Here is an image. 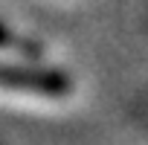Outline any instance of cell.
<instances>
[{
  "mask_svg": "<svg viewBox=\"0 0 148 145\" xmlns=\"http://www.w3.org/2000/svg\"><path fill=\"white\" fill-rule=\"evenodd\" d=\"M0 87L32 90L41 96H67L73 79L55 67H29V64H0Z\"/></svg>",
  "mask_w": 148,
  "mask_h": 145,
  "instance_id": "6da1fadb",
  "label": "cell"
},
{
  "mask_svg": "<svg viewBox=\"0 0 148 145\" xmlns=\"http://www.w3.org/2000/svg\"><path fill=\"white\" fill-rule=\"evenodd\" d=\"M12 47L21 52V55H26V58H41V44H35V41H29V38H15L12 41Z\"/></svg>",
  "mask_w": 148,
  "mask_h": 145,
  "instance_id": "7a4b0ae2",
  "label": "cell"
},
{
  "mask_svg": "<svg viewBox=\"0 0 148 145\" xmlns=\"http://www.w3.org/2000/svg\"><path fill=\"white\" fill-rule=\"evenodd\" d=\"M12 41H15V35H12V29L0 21V47H12Z\"/></svg>",
  "mask_w": 148,
  "mask_h": 145,
  "instance_id": "3957f363",
  "label": "cell"
}]
</instances>
